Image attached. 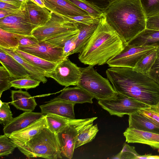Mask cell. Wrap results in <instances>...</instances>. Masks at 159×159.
<instances>
[{
  "mask_svg": "<svg viewBox=\"0 0 159 159\" xmlns=\"http://www.w3.org/2000/svg\"><path fill=\"white\" fill-rule=\"evenodd\" d=\"M106 73L117 93L148 105L158 104L159 84L147 75L127 67H111Z\"/></svg>",
  "mask_w": 159,
  "mask_h": 159,
  "instance_id": "cell-1",
  "label": "cell"
},
{
  "mask_svg": "<svg viewBox=\"0 0 159 159\" xmlns=\"http://www.w3.org/2000/svg\"><path fill=\"white\" fill-rule=\"evenodd\" d=\"M127 43L108 23L104 15L82 51L78 59L84 64L94 66L107 63L119 54Z\"/></svg>",
  "mask_w": 159,
  "mask_h": 159,
  "instance_id": "cell-2",
  "label": "cell"
},
{
  "mask_svg": "<svg viewBox=\"0 0 159 159\" xmlns=\"http://www.w3.org/2000/svg\"><path fill=\"white\" fill-rule=\"evenodd\" d=\"M103 12L108 23L127 44L146 28L147 18L139 0H118Z\"/></svg>",
  "mask_w": 159,
  "mask_h": 159,
  "instance_id": "cell-3",
  "label": "cell"
},
{
  "mask_svg": "<svg viewBox=\"0 0 159 159\" xmlns=\"http://www.w3.org/2000/svg\"><path fill=\"white\" fill-rule=\"evenodd\" d=\"M17 148L29 158H62L56 134L48 128L43 129L24 145Z\"/></svg>",
  "mask_w": 159,
  "mask_h": 159,
  "instance_id": "cell-4",
  "label": "cell"
},
{
  "mask_svg": "<svg viewBox=\"0 0 159 159\" xmlns=\"http://www.w3.org/2000/svg\"><path fill=\"white\" fill-rule=\"evenodd\" d=\"M81 74L77 85L81 87L98 101L115 98L117 93L108 79L103 77L93 67L89 65L80 67Z\"/></svg>",
  "mask_w": 159,
  "mask_h": 159,
  "instance_id": "cell-5",
  "label": "cell"
},
{
  "mask_svg": "<svg viewBox=\"0 0 159 159\" xmlns=\"http://www.w3.org/2000/svg\"><path fill=\"white\" fill-rule=\"evenodd\" d=\"M97 117L80 119L69 124L56 134L61 155L68 159L72 158L79 133L93 124Z\"/></svg>",
  "mask_w": 159,
  "mask_h": 159,
  "instance_id": "cell-6",
  "label": "cell"
},
{
  "mask_svg": "<svg viewBox=\"0 0 159 159\" xmlns=\"http://www.w3.org/2000/svg\"><path fill=\"white\" fill-rule=\"evenodd\" d=\"M51 17L43 25L36 28L32 35L39 42L54 35L79 30L77 22L66 16L52 12Z\"/></svg>",
  "mask_w": 159,
  "mask_h": 159,
  "instance_id": "cell-7",
  "label": "cell"
},
{
  "mask_svg": "<svg viewBox=\"0 0 159 159\" xmlns=\"http://www.w3.org/2000/svg\"><path fill=\"white\" fill-rule=\"evenodd\" d=\"M35 28L30 21L26 2L15 12L0 19V29L7 32L31 35Z\"/></svg>",
  "mask_w": 159,
  "mask_h": 159,
  "instance_id": "cell-8",
  "label": "cell"
},
{
  "mask_svg": "<svg viewBox=\"0 0 159 159\" xmlns=\"http://www.w3.org/2000/svg\"><path fill=\"white\" fill-rule=\"evenodd\" d=\"M99 105L111 115L122 117L148 105L134 98L117 93L113 99L98 101Z\"/></svg>",
  "mask_w": 159,
  "mask_h": 159,
  "instance_id": "cell-9",
  "label": "cell"
},
{
  "mask_svg": "<svg viewBox=\"0 0 159 159\" xmlns=\"http://www.w3.org/2000/svg\"><path fill=\"white\" fill-rule=\"evenodd\" d=\"M81 74L80 67L66 57L57 64L51 71L45 72L46 77L51 78L60 85L67 87L77 85Z\"/></svg>",
  "mask_w": 159,
  "mask_h": 159,
  "instance_id": "cell-10",
  "label": "cell"
},
{
  "mask_svg": "<svg viewBox=\"0 0 159 159\" xmlns=\"http://www.w3.org/2000/svg\"><path fill=\"white\" fill-rule=\"evenodd\" d=\"M155 47H138L127 44L118 54L109 60L107 63L110 67H127L133 68L138 62Z\"/></svg>",
  "mask_w": 159,
  "mask_h": 159,
  "instance_id": "cell-11",
  "label": "cell"
},
{
  "mask_svg": "<svg viewBox=\"0 0 159 159\" xmlns=\"http://www.w3.org/2000/svg\"><path fill=\"white\" fill-rule=\"evenodd\" d=\"M18 49L49 62L58 63L65 58L63 48L44 41L28 46H19Z\"/></svg>",
  "mask_w": 159,
  "mask_h": 159,
  "instance_id": "cell-12",
  "label": "cell"
},
{
  "mask_svg": "<svg viewBox=\"0 0 159 159\" xmlns=\"http://www.w3.org/2000/svg\"><path fill=\"white\" fill-rule=\"evenodd\" d=\"M48 128L45 115L24 128L7 137L16 146H22L39 133L44 128Z\"/></svg>",
  "mask_w": 159,
  "mask_h": 159,
  "instance_id": "cell-13",
  "label": "cell"
},
{
  "mask_svg": "<svg viewBox=\"0 0 159 159\" xmlns=\"http://www.w3.org/2000/svg\"><path fill=\"white\" fill-rule=\"evenodd\" d=\"M75 103L69 101L52 99L45 104L39 106L44 115L52 114L68 118L75 119L74 107Z\"/></svg>",
  "mask_w": 159,
  "mask_h": 159,
  "instance_id": "cell-14",
  "label": "cell"
},
{
  "mask_svg": "<svg viewBox=\"0 0 159 159\" xmlns=\"http://www.w3.org/2000/svg\"><path fill=\"white\" fill-rule=\"evenodd\" d=\"M126 142L147 145L159 149V134L127 128L123 133Z\"/></svg>",
  "mask_w": 159,
  "mask_h": 159,
  "instance_id": "cell-15",
  "label": "cell"
},
{
  "mask_svg": "<svg viewBox=\"0 0 159 159\" xmlns=\"http://www.w3.org/2000/svg\"><path fill=\"white\" fill-rule=\"evenodd\" d=\"M44 115L42 113L32 111H25L13 118L8 124L4 126V134L7 136L20 130L41 118Z\"/></svg>",
  "mask_w": 159,
  "mask_h": 159,
  "instance_id": "cell-16",
  "label": "cell"
},
{
  "mask_svg": "<svg viewBox=\"0 0 159 159\" xmlns=\"http://www.w3.org/2000/svg\"><path fill=\"white\" fill-rule=\"evenodd\" d=\"M46 7L50 11L65 16L89 15L68 0H44Z\"/></svg>",
  "mask_w": 159,
  "mask_h": 159,
  "instance_id": "cell-17",
  "label": "cell"
},
{
  "mask_svg": "<svg viewBox=\"0 0 159 159\" xmlns=\"http://www.w3.org/2000/svg\"><path fill=\"white\" fill-rule=\"evenodd\" d=\"M94 97L81 87L76 85L72 87L65 88L61 93L54 99L62 100L76 103L87 102L92 103Z\"/></svg>",
  "mask_w": 159,
  "mask_h": 159,
  "instance_id": "cell-18",
  "label": "cell"
},
{
  "mask_svg": "<svg viewBox=\"0 0 159 159\" xmlns=\"http://www.w3.org/2000/svg\"><path fill=\"white\" fill-rule=\"evenodd\" d=\"M0 62L13 79L31 78L28 72L21 64L1 48Z\"/></svg>",
  "mask_w": 159,
  "mask_h": 159,
  "instance_id": "cell-19",
  "label": "cell"
},
{
  "mask_svg": "<svg viewBox=\"0 0 159 159\" xmlns=\"http://www.w3.org/2000/svg\"><path fill=\"white\" fill-rule=\"evenodd\" d=\"M129 128L159 134V124L138 111L129 115Z\"/></svg>",
  "mask_w": 159,
  "mask_h": 159,
  "instance_id": "cell-20",
  "label": "cell"
},
{
  "mask_svg": "<svg viewBox=\"0 0 159 159\" xmlns=\"http://www.w3.org/2000/svg\"><path fill=\"white\" fill-rule=\"evenodd\" d=\"M26 3L30 21L35 28L44 25L51 17L52 12L47 8L42 7L30 0Z\"/></svg>",
  "mask_w": 159,
  "mask_h": 159,
  "instance_id": "cell-21",
  "label": "cell"
},
{
  "mask_svg": "<svg viewBox=\"0 0 159 159\" xmlns=\"http://www.w3.org/2000/svg\"><path fill=\"white\" fill-rule=\"evenodd\" d=\"M11 104L17 109L24 111H33L37 105L35 98L27 91L21 89L11 91Z\"/></svg>",
  "mask_w": 159,
  "mask_h": 159,
  "instance_id": "cell-22",
  "label": "cell"
},
{
  "mask_svg": "<svg viewBox=\"0 0 159 159\" xmlns=\"http://www.w3.org/2000/svg\"><path fill=\"white\" fill-rule=\"evenodd\" d=\"M127 44L138 47H159V30L146 28Z\"/></svg>",
  "mask_w": 159,
  "mask_h": 159,
  "instance_id": "cell-23",
  "label": "cell"
},
{
  "mask_svg": "<svg viewBox=\"0 0 159 159\" xmlns=\"http://www.w3.org/2000/svg\"><path fill=\"white\" fill-rule=\"evenodd\" d=\"M14 51L18 55L44 74L45 72L52 70L57 64L43 60L18 49Z\"/></svg>",
  "mask_w": 159,
  "mask_h": 159,
  "instance_id": "cell-24",
  "label": "cell"
},
{
  "mask_svg": "<svg viewBox=\"0 0 159 159\" xmlns=\"http://www.w3.org/2000/svg\"><path fill=\"white\" fill-rule=\"evenodd\" d=\"M99 22L91 25H86L77 22V27L80 31L77 38L74 53H79L82 51L93 33Z\"/></svg>",
  "mask_w": 159,
  "mask_h": 159,
  "instance_id": "cell-25",
  "label": "cell"
},
{
  "mask_svg": "<svg viewBox=\"0 0 159 159\" xmlns=\"http://www.w3.org/2000/svg\"><path fill=\"white\" fill-rule=\"evenodd\" d=\"M0 48L11 55L21 64L28 72L32 78L36 79L43 84L47 82V80L44 73L40 71L26 60L18 55L14 50L1 47H0Z\"/></svg>",
  "mask_w": 159,
  "mask_h": 159,
  "instance_id": "cell-26",
  "label": "cell"
},
{
  "mask_svg": "<svg viewBox=\"0 0 159 159\" xmlns=\"http://www.w3.org/2000/svg\"><path fill=\"white\" fill-rule=\"evenodd\" d=\"M45 116L48 128L56 134L66 125L80 119H71L52 114H48Z\"/></svg>",
  "mask_w": 159,
  "mask_h": 159,
  "instance_id": "cell-27",
  "label": "cell"
},
{
  "mask_svg": "<svg viewBox=\"0 0 159 159\" xmlns=\"http://www.w3.org/2000/svg\"><path fill=\"white\" fill-rule=\"evenodd\" d=\"M157 48L139 60L133 68L135 71L147 75L156 58Z\"/></svg>",
  "mask_w": 159,
  "mask_h": 159,
  "instance_id": "cell-28",
  "label": "cell"
},
{
  "mask_svg": "<svg viewBox=\"0 0 159 159\" xmlns=\"http://www.w3.org/2000/svg\"><path fill=\"white\" fill-rule=\"evenodd\" d=\"M98 131L97 124L93 125V123L81 131L78 136L75 148L92 141Z\"/></svg>",
  "mask_w": 159,
  "mask_h": 159,
  "instance_id": "cell-29",
  "label": "cell"
},
{
  "mask_svg": "<svg viewBox=\"0 0 159 159\" xmlns=\"http://www.w3.org/2000/svg\"><path fill=\"white\" fill-rule=\"evenodd\" d=\"M86 12L89 15L101 18L104 14L103 12L95 5L86 1L68 0Z\"/></svg>",
  "mask_w": 159,
  "mask_h": 159,
  "instance_id": "cell-30",
  "label": "cell"
},
{
  "mask_svg": "<svg viewBox=\"0 0 159 159\" xmlns=\"http://www.w3.org/2000/svg\"><path fill=\"white\" fill-rule=\"evenodd\" d=\"M19 47L18 41L13 33L0 29V47L15 50Z\"/></svg>",
  "mask_w": 159,
  "mask_h": 159,
  "instance_id": "cell-31",
  "label": "cell"
},
{
  "mask_svg": "<svg viewBox=\"0 0 159 159\" xmlns=\"http://www.w3.org/2000/svg\"><path fill=\"white\" fill-rule=\"evenodd\" d=\"M79 31V30H78L60 34L42 41H45L56 47L63 48L66 42L70 38L78 33Z\"/></svg>",
  "mask_w": 159,
  "mask_h": 159,
  "instance_id": "cell-32",
  "label": "cell"
},
{
  "mask_svg": "<svg viewBox=\"0 0 159 159\" xmlns=\"http://www.w3.org/2000/svg\"><path fill=\"white\" fill-rule=\"evenodd\" d=\"M40 81L31 78L13 79L11 81L12 87L16 89L28 90L39 86Z\"/></svg>",
  "mask_w": 159,
  "mask_h": 159,
  "instance_id": "cell-33",
  "label": "cell"
},
{
  "mask_svg": "<svg viewBox=\"0 0 159 159\" xmlns=\"http://www.w3.org/2000/svg\"><path fill=\"white\" fill-rule=\"evenodd\" d=\"M147 18L159 13V0H139Z\"/></svg>",
  "mask_w": 159,
  "mask_h": 159,
  "instance_id": "cell-34",
  "label": "cell"
},
{
  "mask_svg": "<svg viewBox=\"0 0 159 159\" xmlns=\"http://www.w3.org/2000/svg\"><path fill=\"white\" fill-rule=\"evenodd\" d=\"M16 146L6 135L0 136V157L7 156L11 154Z\"/></svg>",
  "mask_w": 159,
  "mask_h": 159,
  "instance_id": "cell-35",
  "label": "cell"
},
{
  "mask_svg": "<svg viewBox=\"0 0 159 159\" xmlns=\"http://www.w3.org/2000/svg\"><path fill=\"white\" fill-rule=\"evenodd\" d=\"M9 72L2 65L0 66V97L2 93L11 87V81L13 80Z\"/></svg>",
  "mask_w": 159,
  "mask_h": 159,
  "instance_id": "cell-36",
  "label": "cell"
},
{
  "mask_svg": "<svg viewBox=\"0 0 159 159\" xmlns=\"http://www.w3.org/2000/svg\"><path fill=\"white\" fill-rule=\"evenodd\" d=\"M140 155L136 151L134 147L130 146L125 143L122 150L115 156L114 158L119 159H138V157Z\"/></svg>",
  "mask_w": 159,
  "mask_h": 159,
  "instance_id": "cell-37",
  "label": "cell"
},
{
  "mask_svg": "<svg viewBox=\"0 0 159 159\" xmlns=\"http://www.w3.org/2000/svg\"><path fill=\"white\" fill-rule=\"evenodd\" d=\"M139 112L159 124V105H148L140 109Z\"/></svg>",
  "mask_w": 159,
  "mask_h": 159,
  "instance_id": "cell-38",
  "label": "cell"
},
{
  "mask_svg": "<svg viewBox=\"0 0 159 159\" xmlns=\"http://www.w3.org/2000/svg\"><path fill=\"white\" fill-rule=\"evenodd\" d=\"M12 114L8 103H3L0 107V123L4 126L13 119Z\"/></svg>",
  "mask_w": 159,
  "mask_h": 159,
  "instance_id": "cell-39",
  "label": "cell"
},
{
  "mask_svg": "<svg viewBox=\"0 0 159 159\" xmlns=\"http://www.w3.org/2000/svg\"><path fill=\"white\" fill-rule=\"evenodd\" d=\"M18 42L19 46H28L38 43L39 41L33 35H24L13 33Z\"/></svg>",
  "mask_w": 159,
  "mask_h": 159,
  "instance_id": "cell-40",
  "label": "cell"
},
{
  "mask_svg": "<svg viewBox=\"0 0 159 159\" xmlns=\"http://www.w3.org/2000/svg\"><path fill=\"white\" fill-rule=\"evenodd\" d=\"M79 33L70 38L65 43L63 48V56L65 58L74 54L76 39Z\"/></svg>",
  "mask_w": 159,
  "mask_h": 159,
  "instance_id": "cell-41",
  "label": "cell"
},
{
  "mask_svg": "<svg viewBox=\"0 0 159 159\" xmlns=\"http://www.w3.org/2000/svg\"><path fill=\"white\" fill-rule=\"evenodd\" d=\"M70 18L77 22L86 25H91L98 23L100 21V18L94 17L90 15L73 16H66Z\"/></svg>",
  "mask_w": 159,
  "mask_h": 159,
  "instance_id": "cell-42",
  "label": "cell"
},
{
  "mask_svg": "<svg viewBox=\"0 0 159 159\" xmlns=\"http://www.w3.org/2000/svg\"><path fill=\"white\" fill-rule=\"evenodd\" d=\"M147 75L159 84V47L157 48L156 59Z\"/></svg>",
  "mask_w": 159,
  "mask_h": 159,
  "instance_id": "cell-43",
  "label": "cell"
},
{
  "mask_svg": "<svg viewBox=\"0 0 159 159\" xmlns=\"http://www.w3.org/2000/svg\"><path fill=\"white\" fill-rule=\"evenodd\" d=\"M146 28L159 30V13L147 18Z\"/></svg>",
  "mask_w": 159,
  "mask_h": 159,
  "instance_id": "cell-44",
  "label": "cell"
},
{
  "mask_svg": "<svg viewBox=\"0 0 159 159\" xmlns=\"http://www.w3.org/2000/svg\"><path fill=\"white\" fill-rule=\"evenodd\" d=\"M118 0H86L96 6L103 11L110 4Z\"/></svg>",
  "mask_w": 159,
  "mask_h": 159,
  "instance_id": "cell-45",
  "label": "cell"
},
{
  "mask_svg": "<svg viewBox=\"0 0 159 159\" xmlns=\"http://www.w3.org/2000/svg\"><path fill=\"white\" fill-rule=\"evenodd\" d=\"M20 6L0 1V9L5 10L12 13L17 11Z\"/></svg>",
  "mask_w": 159,
  "mask_h": 159,
  "instance_id": "cell-46",
  "label": "cell"
},
{
  "mask_svg": "<svg viewBox=\"0 0 159 159\" xmlns=\"http://www.w3.org/2000/svg\"><path fill=\"white\" fill-rule=\"evenodd\" d=\"M159 159V155H153L152 154H145L143 155H140L138 157V159Z\"/></svg>",
  "mask_w": 159,
  "mask_h": 159,
  "instance_id": "cell-47",
  "label": "cell"
},
{
  "mask_svg": "<svg viewBox=\"0 0 159 159\" xmlns=\"http://www.w3.org/2000/svg\"><path fill=\"white\" fill-rule=\"evenodd\" d=\"M0 1L11 3L19 6H20L22 3V2L19 0H0Z\"/></svg>",
  "mask_w": 159,
  "mask_h": 159,
  "instance_id": "cell-48",
  "label": "cell"
},
{
  "mask_svg": "<svg viewBox=\"0 0 159 159\" xmlns=\"http://www.w3.org/2000/svg\"><path fill=\"white\" fill-rule=\"evenodd\" d=\"M12 13H13L5 10L0 9V19L6 17Z\"/></svg>",
  "mask_w": 159,
  "mask_h": 159,
  "instance_id": "cell-49",
  "label": "cell"
},
{
  "mask_svg": "<svg viewBox=\"0 0 159 159\" xmlns=\"http://www.w3.org/2000/svg\"><path fill=\"white\" fill-rule=\"evenodd\" d=\"M37 5L42 7H46L44 0H30Z\"/></svg>",
  "mask_w": 159,
  "mask_h": 159,
  "instance_id": "cell-50",
  "label": "cell"
},
{
  "mask_svg": "<svg viewBox=\"0 0 159 159\" xmlns=\"http://www.w3.org/2000/svg\"><path fill=\"white\" fill-rule=\"evenodd\" d=\"M20 1L22 2H26L28 0H19Z\"/></svg>",
  "mask_w": 159,
  "mask_h": 159,
  "instance_id": "cell-51",
  "label": "cell"
},
{
  "mask_svg": "<svg viewBox=\"0 0 159 159\" xmlns=\"http://www.w3.org/2000/svg\"><path fill=\"white\" fill-rule=\"evenodd\" d=\"M157 151L158 152H159V149H158L157 150Z\"/></svg>",
  "mask_w": 159,
  "mask_h": 159,
  "instance_id": "cell-52",
  "label": "cell"
},
{
  "mask_svg": "<svg viewBox=\"0 0 159 159\" xmlns=\"http://www.w3.org/2000/svg\"><path fill=\"white\" fill-rule=\"evenodd\" d=\"M81 0L86 1V0Z\"/></svg>",
  "mask_w": 159,
  "mask_h": 159,
  "instance_id": "cell-53",
  "label": "cell"
},
{
  "mask_svg": "<svg viewBox=\"0 0 159 159\" xmlns=\"http://www.w3.org/2000/svg\"><path fill=\"white\" fill-rule=\"evenodd\" d=\"M158 105H159V102L158 103Z\"/></svg>",
  "mask_w": 159,
  "mask_h": 159,
  "instance_id": "cell-54",
  "label": "cell"
}]
</instances>
